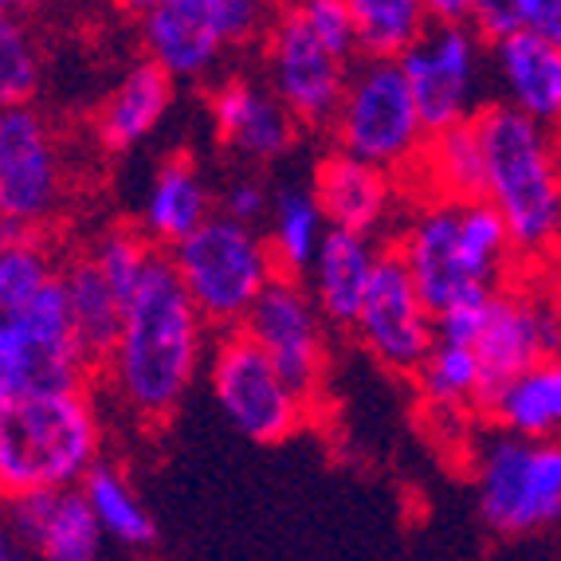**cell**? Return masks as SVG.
Listing matches in <instances>:
<instances>
[{
    "instance_id": "34",
    "label": "cell",
    "mask_w": 561,
    "mask_h": 561,
    "mask_svg": "<svg viewBox=\"0 0 561 561\" xmlns=\"http://www.w3.org/2000/svg\"><path fill=\"white\" fill-rule=\"evenodd\" d=\"M39 51L36 39L24 32L16 16H4L0 24V99L4 106H28L39 91Z\"/></svg>"
},
{
    "instance_id": "25",
    "label": "cell",
    "mask_w": 561,
    "mask_h": 561,
    "mask_svg": "<svg viewBox=\"0 0 561 561\" xmlns=\"http://www.w3.org/2000/svg\"><path fill=\"white\" fill-rule=\"evenodd\" d=\"M64 295L79 342H83V350L91 354L94 365H103L111 357V350L118 346L126 299L111 287V279L99 272V263L87 252L64 263Z\"/></svg>"
},
{
    "instance_id": "1",
    "label": "cell",
    "mask_w": 561,
    "mask_h": 561,
    "mask_svg": "<svg viewBox=\"0 0 561 561\" xmlns=\"http://www.w3.org/2000/svg\"><path fill=\"white\" fill-rule=\"evenodd\" d=\"M208 322L161 252L141 287L126 299L118 346L103 362L114 401L141 424H161L185 404L208 362Z\"/></svg>"
},
{
    "instance_id": "39",
    "label": "cell",
    "mask_w": 561,
    "mask_h": 561,
    "mask_svg": "<svg viewBox=\"0 0 561 561\" xmlns=\"http://www.w3.org/2000/svg\"><path fill=\"white\" fill-rule=\"evenodd\" d=\"M432 24H471L476 0H428Z\"/></svg>"
},
{
    "instance_id": "7",
    "label": "cell",
    "mask_w": 561,
    "mask_h": 561,
    "mask_svg": "<svg viewBox=\"0 0 561 561\" xmlns=\"http://www.w3.org/2000/svg\"><path fill=\"white\" fill-rule=\"evenodd\" d=\"M476 499L486 530L526 538L561 523V440L491 432L476 451Z\"/></svg>"
},
{
    "instance_id": "38",
    "label": "cell",
    "mask_w": 561,
    "mask_h": 561,
    "mask_svg": "<svg viewBox=\"0 0 561 561\" xmlns=\"http://www.w3.org/2000/svg\"><path fill=\"white\" fill-rule=\"evenodd\" d=\"M518 16H523V32L561 47V0H518Z\"/></svg>"
},
{
    "instance_id": "16",
    "label": "cell",
    "mask_w": 561,
    "mask_h": 561,
    "mask_svg": "<svg viewBox=\"0 0 561 561\" xmlns=\"http://www.w3.org/2000/svg\"><path fill=\"white\" fill-rule=\"evenodd\" d=\"M393 248L404 260V267L412 272L421 295L428 299L432 314H440L451 302L468 299L476 290H486L471 279L468 263H463L459 205H451V201H421L409 213V220L397 228Z\"/></svg>"
},
{
    "instance_id": "36",
    "label": "cell",
    "mask_w": 561,
    "mask_h": 561,
    "mask_svg": "<svg viewBox=\"0 0 561 561\" xmlns=\"http://www.w3.org/2000/svg\"><path fill=\"white\" fill-rule=\"evenodd\" d=\"M216 12H220V24H225L228 44L236 47H252L263 44V36L272 32L275 24V0H213Z\"/></svg>"
},
{
    "instance_id": "2",
    "label": "cell",
    "mask_w": 561,
    "mask_h": 561,
    "mask_svg": "<svg viewBox=\"0 0 561 561\" xmlns=\"http://www.w3.org/2000/svg\"><path fill=\"white\" fill-rule=\"evenodd\" d=\"M486 158V201L503 213L523 260L561 243V134L491 103L479 114Z\"/></svg>"
},
{
    "instance_id": "29",
    "label": "cell",
    "mask_w": 561,
    "mask_h": 561,
    "mask_svg": "<svg viewBox=\"0 0 561 561\" xmlns=\"http://www.w3.org/2000/svg\"><path fill=\"white\" fill-rule=\"evenodd\" d=\"M416 393L428 409L440 412H468L476 404H486L483 362L476 346H456V342H436L424 365L412 374Z\"/></svg>"
},
{
    "instance_id": "31",
    "label": "cell",
    "mask_w": 561,
    "mask_h": 561,
    "mask_svg": "<svg viewBox=\"0 0 561 561\" xmlns=\"http://www.w3.org/2000/svg\"><path fill=\"white\" fill-rule=\"evenodd\" d=\"M459 248H463V263H468L471 279L486 290L506 287V267L518 255L515 236L506 228L503 213L491 201H463L459 205Z\"/></svg>"
},
{
    "instance_id": "13",
    "label": "cell",
    "mask_w": 561,
    "mask_h": 561,
    "mask_svg": "<svg viewBox=\"0 0 561 561\" xmlns=\"http://www.w3.org/2000/svg\"><path fill=\"white\" fill-rule=\"evenodd\" d=\"M330 322L319 310L314 295L307 283L295 275H279L272 287L263 290V299L243 322V334L252 337L263 354L272 357L275 369L299 389L307 401L327 381V362H330Z\"/></svg>"
},
{
    "instance_id": "10",
    "label": "cell",
    "mask_w": 561,
    "mask_h": 561,
    "mask_svg": "<svg viewBox=\"0 0 561 561\" xmlns=\"http://www.w3.org/2000/svg\"><path fill=\"white\" fill-rule=\"evenodd\" d=\"M357 59L327 44L295 4H283L260 44V76L279 94L302 130H330Z\"/></svg>"
},
{
    "instance_id": "24",
    "label": "cell",
    "mask_w": 561,
    "mask_h": 561,
    "mask_svg": "<svg viewBox=\"0 0 561 561\" xmlns=\"http://www.w3.org/2000/svg\"><path fill=\"white\" fill-rule=\"evenodd\" d=\"M486 412L499 432L526 436V440H558L561 436V354L526 369L511 385H503Z\"/></svg>"
},
{
    "instance_id": "20",
    "label": "cell",
    "mask_w": 561,
    "mask_h": 561,
    "mask_svg": "<svg viewBox=\"0 0 561 561\" xmlns=\"http://www.w3.org/2000/svg\"><path fill=\"white\" fill-rule=\"evenodd\" d=\"M491 83L499 103L561 134V47L542 36H511L491 44Z\"/></svg>"
},
{
    "instance_id": "40",
    "label": "cell",
    "mask_w": 561,
    "mask_h": 561,
    "mask_svg": "<svg viewBox=\"0 0 561 561\" xmlns=\"http://www.w3.org/2000/svg\"><path fill=\"white\" fill-rule=\"evenodd\" d=\"M114 4H118L122 12H130L134 20H141L146 16V12H153L161 4V0H114Z\"/></svg>"
},
{
    "instance_id": "21",
    "label": "cell",
    "mask_w": 561,
    "mask_h": 561,
    "mask_svg": "<svg viewBox=\"0 0 561 561\" xmlns=\"http://www.w3.org/2000/svg\"><path fill=\"white\" fill-rule=\"evenodd\" d=\"M381 255H385V243L374 240V236L330 228L327 243H322L314 263H310V272L302 275V283L314 295V302H319V310L327 314L330 327H342V330L357 327V314H362L365 299H369V287H374Z\"/></svg>"
},
{
    "instance_id": "41",
    "label": "cell",
    "mask_w": 561,
    "mask_h": 561,
    "mask_svg": "<svg viewBox=\"0 0 561 561\" xmlns=\"http://www.w3.org/2000/svg\"><path fill=\"white\" fill-rule=\"evenodd\" d=\"M0 561H36V558H32V553L24 550L20 542H9V546H4V553H0Z\"/></svg>"
},
{
    "instance_id": "18",
    "label": "cell",
    "mask_w": 561,
    "mask_h": 561,
    "mask_svg": "<svg viewBox=\"0 0 561 561\" xmlns=\"http://www.w3.org/2000/svg\"><path fill=\"white\" fill-rule=\"evenodd\" d=\"M9 530L36 561H103L106 534L83 486L24 491L9 499Z\"/></svg>"
},
{
    "instance_id": "42",
    "label": "cell",
    "mask_w": 561,
    "mask_h": 561,
    "mask_svg": "<svg viewBox=\"0 0 561 561\" xmlns=\"http://www.w3.org/2000/svg\"><path fill=\"white\" fill-rule=\"evenodd\" d=\"M0 4H4V12H9V16H20V12L36 9L39 0H0Z\"/></svg>"
},
{
    "instance_id": "28",
    "label": "cell",
    "mask_w": 561,
    "mask_h": 561,
    "mask_svg": "<svg viewBox=\"0 0 561 561\" xmlns=\"http://www.w3.org/2000/svg\"><path fill=\"white\" fill-rule=\"evenodd\" d=\"M83 495L103 526L106 542H118L126 550H150L158 542V523L118 463H99L83 479Z\"/></svg>"
},
{
    "instance_id": "5",
    "label": "cell",
    "mask_w": 561,
    "mask_h": 561,
    "mask_svg": "<svg viewBox=\"0 0 561 561\" xmlns=\"http://www.w3.org/2000/svg\"><path fill=\"white\" fill-rule=\"evenodd\" d=\"M330 138H334V150L350 158L412 178L432 134L412 99L401 59H357Z\"/></svg>"
},
{
    "instance_id": "15",
    "label": "cell",
    "mask_w": 561,
    "mask_h": 561,
    "mask_svg": "<svg viewBox=\"0 0 561 561\" xmlns=\"http://www.w3.org/2000/svg\"><path fill=\"white\" fill-rule=\"evenodd\" d=\"M208 122L216 141L248 165H275L299 141V118L263 76H225L208 87Z\"/></svg>"
},
{
    "instance_id": "6",
    "label": "cell",
    "mask_w": 561,
    "mask_h": 561,
    "mask_svg": "<svg viewBox=\"0 0 561 561\" xmlns=\"http://www.w3.org/2000/svg\"><path fill=\"white\" fill-rule=\"evenodd\" d=\"M67 310L64 279L16 310H0V404L83 389L91 374Z\"/></svg>"
},
{
    "instance_id": "8",
    "label": "cell",
    "mask_w": 561,
    "mask_h": 561,
    "mask_svg": "<svg viewBox=\"0 0 561 561\" xmlns=\"http://www.w3.org/2000/svg\"><path fill=\"white\" fill-rule=\"evenodd\" d=\"M208 389L225 421L243 440L275 448L295 440L310 416V401L275 369V362L243 330L216 337L208 354Z\"/></svg>"
},
{
    "instance_id": "3",
    "label": "cell",
    "mask_w": 561,
    "mask_h": 561,
    "mask_svg": "<svg viewBox=\"0 0 561 561\" xmlns=\"http://www.w3.org/2000/svg\"><path fill=\"white\" fill-rule=\"evenodd\" d=\"M103 463V416L87 389L0 404L4 495L83 486Z\"/></svg>"
},
{
    "instance_id": "27",
    "label": "cell",
    "mask_w": 561,
    "mask_h": 561,
    "mask_svg": "<svg viewBox=\"0 0 561 561\" xmlns=\"http://www.w3.org/2000/svg\"><path fill=\"white\" fill-rule=\"evenodd\" d=\"M263 236L272 243L279 275L302 279L330 236V220H327V213H322L319 197H314V188L310 185L275 188V205H272V216H267V225H263Z\"/></svg>"
},
{
    "instance_id": "11",
    "label": "cell",
    "mask_w": 561,
    "mask_h": 561,
    "mask_svg": "<svg viewBox=\"0 0 561 561\" xmlns=\"http://www.w3.org/2000/svg\"><path fill=\"white\" fill-rule=\"evenodd\" d=\"M67 193L64 153L36 106L0 114V236L39 232L59 216Z\"/></svg>"
},
{
    "instance_id": "35",
    "label": "cell",
    "mask_w": 561,
    "mask_h": 561,
    "mask_svg": "<svg viewBox=\"0 0 561 561\" xmlns=\"http://www.w3.org/2000/svg\"><path fill=\"white\" fill-rule=\"evenodd\" d=\"M272 205H275V193L267 188V181L255 178V173H236V178L216 193V213L248 228L267 225Z\"/></svg>"
},
{
    "instance_id": "14",
    "label": "cell",
    "mask_w": 561,
    "mask_h": 561,
    "mask_svg": "<svg viewBox=\"0 0 561 561\" xmlns=\"http://www.w3.org/2000/svg\"><path fill=\"white\" fill-rule=\"evenodd\" d=\"M476 354L483 362L486 401H491L503 385L542 365L546 357L561 354V310L534 290L499 287L486 307Z\"/></svg>"
},
{
    "instance_id": "37",
    "label": "cell",
    "mask_w": 561,
    "mask_h": 561,
    "mask_svg": "<svg viewBox=\"0 0 561 561\" xmlns=\"http://www.w3.org/2000/svg\"><path fill=\"white\" fill-rule=\"evenodd\" d=\"M495 290H476L468 299L451 302L448 310L436 314V342H456V346H476L479 330H483L486 307H491Z\"/></svg>"
},
{
    "instance_id": "17",
    "label": "cell",
    "mask_w": 561,
    "mask_h": 561,
    "mask_svg": "<svg viewBox=\"0 0 561 561\" xmlns=\"http://www.w3.org/2000/svg\"><path fill=\"white\" fill-rule=\"evenodd\" d=\"M141 51L178 83H205L232 51L213 0H161L138 20Z\"/></svg>"
},
{
    "instance_id": "4",
    "label": "cell",
    "mask_w": 561,
    "mask_h": 561,
    "mask_svg": "<svg viewBox=\"0 0 561 561\" xmlns=\"http://www.w3.org/2000/svg\"><path fill=\"white\" fill-rule=\"evenodd\" d=\"M165 255L201 319L220 334L243 330L263 290L279 279V263L263 228L236 225L220 213Z\"/></svg>"
},
{
    "instance_id": "23",
    "label": "cell",
    "mask_w": 561,
    "mask_h": 561,
    "mask_svg": "<svg viewBox=\"0 0 561 561\" xmlns=\"http://www.w3.org/2000/svg\"><path fill=\"white\" fill-rule=\"evenodd\" d=\"M173 94H178V79H169L150 59L122 71V79L94 114V134L103 141V150L130 153L141 141H150L173 111Z\"/></svg>"
},
{
    "instance_id": "33",
    "label": "cell",
    "mask_w": 561,
    "mask_h": 561,
    "mask_svg": "<svg viewBox=\"0 0 561 561\" xmlns=\"http://www.w3.org/2000/svg\"><path fill=\"white\" fill-rule=\"evenodd\" d=\"M87 255L99 263V272L111 279V287L118 290L122 299H130L134 290L141 287V279L150 275L153 263H158L161 248L138 225H114L94 236Z\"/></svg>"
},
{
    "instance_id": "26",
    "label": "cell",
    "mask_w": 561,
    "mask_h": 561,
    "mask_svg": "<svg viewBox=\"0 0 561 561\" xmlns=\"http://www.w3.org/2000/svg\"><path fill=\"white\" fill-rule=\"evenodd\" d=\"M412 178L428 181L432 201H483L486 197V158L483 138H479V122H463L451 130L432 134L424 146L421 165L412 169Z\"/></svg>"
},
{
    "instance_id": "32",
    "label": "cell",
    "mask_w": 561,
    "mask_h": 561,
    "mask_svg": "<svg viewBox=\"0 0 561 561\" xmlns=\"http://www.w3.org/2000/svg\"><path fill=\"white\" fill-rule=\"evenodd\" d=\"M0 310H16L64 279L56 252L39 232L0 236Z\"/></svg>"
},
{
    "instance_id": "30",
    "label": "cell",
    "mask_w": 561,
    "mask_h": 561,
    "mask_svg": "<svg viewBox=\"0 0 561 561\" xmlns=\"http://www.w3.org/2000/svg\"><path fill=\"white\" fill-rule=\"evenodd\" d=\"M362 59H401L432 28L428 0H346Z\"/></svg>"
},
{
    "instance_id": "12",
    "label": "cell",
    "mask_w": 561,
    "mask_h": 561,
    "mask_svg": "<svg viewBox=\"0 0 561 561\" xmlns=\"http://www.w3.org/2000/svg\"><path fill=\"white\" fill-rule=\"evenodd\" d=\"M357 346L389 374H416L436 346V314L421 295L412 272L389 243L377 263L374 287L354 327Z\"/></svg>"
},
{
    "instance_id": "9",
    "label": "cell",
    "mask_w": 561,
    "mask_h": 561,
    "mask_svg": "<svg viewBox=\"0 0 561 561\" xmlns=\"http://www.w3.org/2000/svg\"><path fill=\"white\" fill-rule=\"evenodd\" d=\"M401 71L428 134L476 122L491 106V44L471 24H432L401 56Z\"/></svg>"
},
{
    "instance_id": "22",
    "label": "cell",
    "mask_w": 561,
    "mask_h": 561,
    "mask_svg": "<svg viewBox=\"0 0 561 561\" xmlns=\"http://www.w3.org/2000/svg\"><path fill=\"white\" fill-rule=\"evenodd\" d=\"M216 216V197L205 173L188 153H169L150 173V185L141 193L138 228L158 243L161 252L178 248L181 240L205 228Z\"/></svg>"
},
{
    "instance_id": "19",
    "label": "cell",
    "mask_w": 561,
    "mask_h": 561,
    "mask_svg": "<svg viewBox=\"0 0 561 561\" xmlns=\"http://www.w3.org/2000/svg\"><path fill=\"white\" fill-rule=\"evenodd\" d=\"M310 188H314L330 228L374 236V240H381V232L393 225L397 208H401L397 173L369 165L362 158H350L342 150H330L314 165Z\"/></svg>"
}]
</instances>
